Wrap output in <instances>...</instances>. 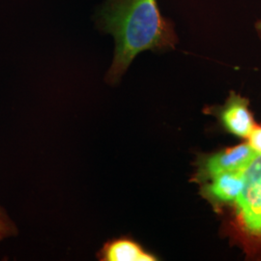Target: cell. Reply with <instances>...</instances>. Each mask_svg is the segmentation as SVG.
<instances>
[{"instance_id":"1","label":"cell","mask_w":261,"mask_h":261,"mask_svg":"<svg viewBox=\"0 0 261 261\" xmlns=\"http://www.w3.org/2000/svg\"><path fill=\"white\" fill-rule=\"evenodd\" d=\"M97 24L115 41L106 75L112 85L120 82L140 53L171 50L179 43L174 22L161 13L157 0H107L98 13Z\"/></svg>"},{"instance_id":"2","label":"cell","mask_w":261,"mask_h":261,"mask_svg":"<svg viewBox=\"0 0 261 261\" xmlns=\"http://www.w3.org/2000/svg\"><path fill=\"white\" fill-rule=\"evenodd\" d=\"M244 188L224 213L223 229L229 241L242 250L246 257L261 260V154L256 153L243 169Z\"/></svg>"},{"instance_id":"3","label":"cell","mask_w":261,"mask_h":261,"mask_svg":"<svg viewBox=\"0 0 261 261\" xmlns=\"http://www.w3.org/2000/svg\"><path fill=\"white\" fill-rule=\"evenodd\" d=\"M256 152L248 141L231 146L197 160L196 169L191 178L192 182L202 184L217 174L243 170L251 163Z\"/></svg>"},{"instance_id":"4","label":"cell","mask_w":261,"mask_h":261,"mask_svg":"<svg viewBox=\"0 0 261 261\" xmlns=\"http://www.w3.org/2000/svg\"><path fill=\"white\" fill-rule=\"evenodd\" d=\"M244 183L243 170L223 172L200 184V195L213 206L215 211L220 212L240 196Z\"/></svg>"},{"instance_id":"5","label":"cell","mask_w":261,"mask_h":261,"mask_svg":"<svg viewBox=\"0 0 261 261\" xmlns=\"http://www.w3.org/2000/svg\"><path fill=\"white\" fill-rule=\"evenodd\" d=\"M219 119L227 133L247 140L256 125L250 110V102L240 93L230 91L219 110Z\"/></svg>"},{"instance_id":"6","label":"cell","mask_w":261,"mask_h":261,"mask_svg":"<svg viewBox=\"0 0 261 261\" xmlns=\"http://www.w3.org/2000/svg\"><path fill=\"white\" fill-rule=\"evenodd\" d=\"M101 261H156L158 256L147 251L130 236H120L103 243L97 253Z\"/></svg>"},{"instance_id":"7","label":"cell","mask_w":261,"mask_h":261,"mask_svg":"<svg viewBox=\"0 0 261 261\" xmlns=\"http://www.w3.org/2000/svg\"><path fill=\"white\" fill-rule=\"evenodd\" d=\"M17 234V225L11 220L6 211L0 206V241L16 236Z\"/></svg>"},{"instance_id":"8","label":"cell","mask_w":261,"mask_h":261,"mask_svg":"<svg viewBox=\"0 0 261 261\" xmlns=\"http://www.w3.org/2000/svg\"><path fill=\"white\" fill-rule=\"evenodd\" d=\"M248 143L256 153L261 154V125H255L247 139Z\"/></svg>"},{"instance_id":"9","label":"cell","mask_w":261,"mask_h":261,"mask_svg":"<svg viewBox=\"0 0 261 261\" xmlns=\"http://www.w3.org/2000/svg\"><path fill=\"white\" fill-rule=\"evenodd\" d=\"M253 28H254V31L256 33V36L259 39V41L261 42V18L258 19H256L253 23Z\"/></svg>"}]
</instances>
